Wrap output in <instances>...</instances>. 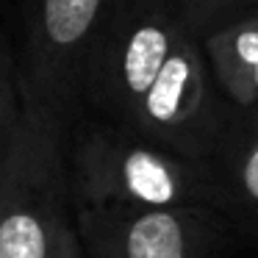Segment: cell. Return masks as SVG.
Segmentation results:
<instances>
[{
    "label": "cell",
    "instance_id": "6da1fadb",
    "mask_svg": "<svg viewBox=\"0 0 258 258\" xmlns=\"http://www.w3.org/2000/svg\"><path fill=\"white\" fill-rule=\"evenodd\" d=\"M84 103L97 117L195 158H211L233 111L203 47L156 0H128L108 14L86 61Z\"/></svg>",
    "mask_w": 258,
    "mask_h": 258
},
{
    "label": "cell",
    "instance_id": "7a4b0ae2",
    "mask_svg": "<svg viewBox=\"0 0 258 258\" xmlns=\"http://www.w3.org/2000/svg\"><path fill=\"white\" fill-rule=\"evenodd\" d=\"M73 211L189 208L219 211L211 158H195L103 117L78 119L64 142Z\"/></svg>",
    "mask_w": 258,
    "mask_h": 258
},
{
    "label": "cell",
    "instance_id": "3957f363",
    "mask_svg": "<svg viewBox=\"0 0 258 258\" xmlns=\"http://www.w3.org/2000/svg\"><path fill=\"white\" fill-rule=\"evenodd\" d=\"M67 128L25 106V117L0 161V258H58L73 222L64 142Z\"/></svg>",
    "mask_w": 258,
    "mask_h": 258
},
{
    "label": "cell",
    "instance_id": "277c9868",
    "mask_svg": "<svg viewBox=\"0 0 258 258\" xmlns=\"http://www.w3.org/2000/svg\"><path fill=\"white\" fill-rule=\"evenodd\" d=\"M108 0H36L28 61L20 70L25 106L73 131L84 103L89 53L106 25Z\"/></svg>",
    "mask_w": 258,
    "mask_h": 258
},
{
    "label": "cell",
    "instance_id": "5b68a950",
    "mask_svg": "<svg viewBox=\"0 0 258 258\" xmlns=\"http://www.w3.org/2000/svg\"><path fill=\"white\" fill-rule=\"evenodd\" d=\"M73 214L84 258H225L233 228L222 211L206 206L78 208Z\"/></svg>",
    "mask_w": 258,
    "mask_h": 258
},
{
    "label": "cell",
    "instance_id": "8992f818",
    "mask_svg": "<svg viewBox=\"0 0 258 258\" xmlns=\"http://www.w3.org/2000/svg\"><path fill=\"white\" fill-rule=\"evenodd\" d=\"M219 211L233 228L258 239V108L230 111L211 153Z\"/></svg>",
    "mask_w": 258,
    "mask_h": 258
},
{
    "label": "cell",
    "instance_id": "52a82bcc",
    "mask_svg": "<svg viewBox=\"0 0 258 258\" xmlns=\"http://www.w3.org/2000/svg\"><path fill=\"white\" fill-rule=\"evenodd\" d=\"M211 78L230 108H258V0L214 25L203 42Z\"/></svg>",
    "mask_w": 258,
    "mask_h": 258
},
{
    "label": "cell",
    "instance_id": "ba28073f",
    "mask_svg": "<svg viewBox=\"0 0 258 258\" xmlns=\"http://www.w3.org/2000/svg\"><path fill=\"white\" fill-rule=\"evenodd\" d=\"M23 117H25L23 78H20V70L14 67L6 42L0 36V161L12 147Z\"/></svg>",
    "mask_w": 258,
    "mask_h": 258
},
{
    "label": "cell",
    "instance_id": "9c48e42d",
    "mask_svg": "<svg viewBox=\"0 0 258 258\" xmlns=\"http://www.w3.org/2000/svg\"><path fill=\"white\" fill-rule=\"evenodd\" d=\"M58 258H84V247H81L78 230H75V217H73V222L64 228L61 247H58Z\"/></svg>",
    "mask_w": 258,
    "mask_h": 258
},
{
    "label": "cell",
    "instance_id": "30bf717a",
    "mask_svg": "<svg viewBox=\"0 0 258 258\" xmlns=\"http://www.w3.org/2000/svg\"><path fill=\"white\" fill-rule=\"evenodd\" d=\"M200 3H208V0H200ZM222 3H228V0H222Z\"/></svg>",
    "mask_w": 258,
    "mask_h": 258
}]
</instances>
